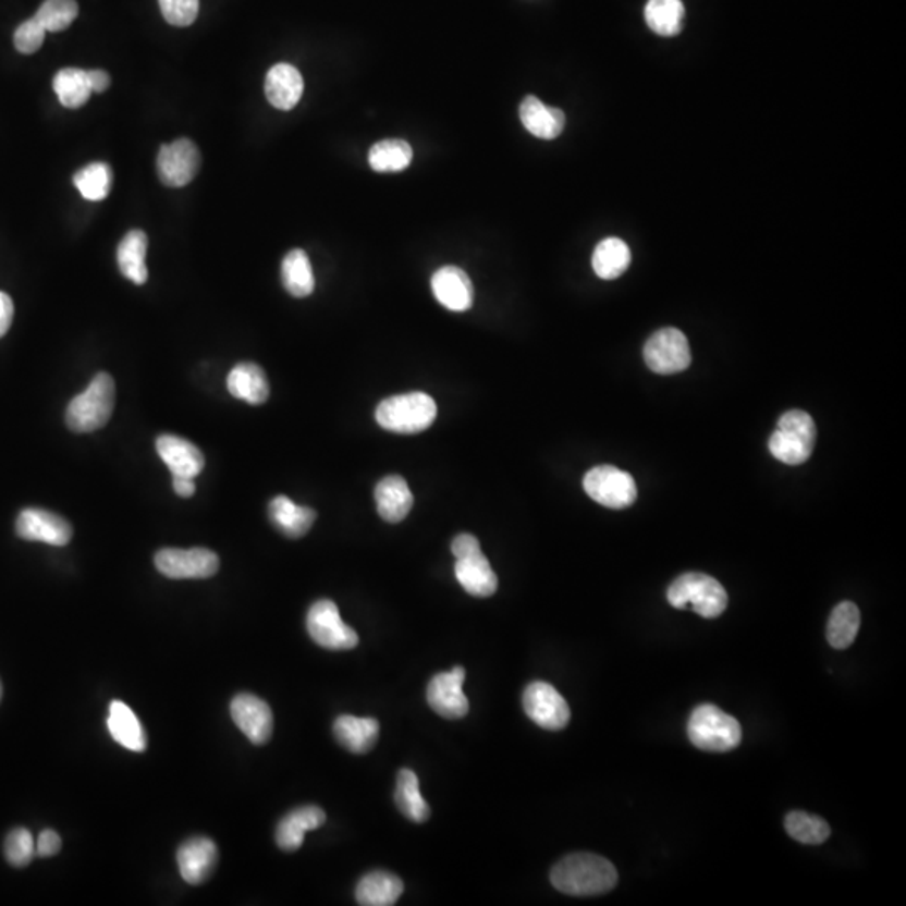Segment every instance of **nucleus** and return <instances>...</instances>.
Returning a JSON list of instances; mask_svg holds the SVG:
<instances>
[{"label": "nucleus", "instance_id": "obj_1", "mask_svg": "<svg viewBox=\"0 0 906 906\" xmlns=\"http://www.w3.org/2000/svg\"><path fill=\"white\" fill-rule=\"evenodd\" d=\"M551 883L566 895H603L616 886L617 871L607 858L591 853H576L561 859L552 868Z\"/></svg>", "mask_w": 906, "mask_h": 906}, {"label": "nucleus", "instance_id": "obj_2", "mask_svg": "<svg viewBox=\"0 0 906 906\" xmlns=\"http://www.w3.org/2000/svg\"><path fill=\"white\" fill-rule=\"evenodd\" d=\"M114 388L110 375L98 374L81 395L71 400L66 409V424L74 433H89L105 427L113 415Z\"/></svg>", "mask_w": 906, "mask_h": 906}, {"label": "nucleus", "instance_id": "obj_3", "mask_svg": "<svg viewBox=\"0 0 906 906\" xmlns=\"http://www.w3.org/2000/svg\"><path fill=\"white\" fill-rule=\"evenodd\" d=\"M669 603L676 610L691 608L703 617H719L727 610L729 596L724 586L702 573L682 574L666 591Z\"/></svg>", "mask_w": 906, "mask_h": 906}, {"label": "nucleus", "instance_id": "obj_4", "mask_svg": "<svg viewBox=\"0 0 906 906\" xmlns=\"http://www.w3.org/2000/svg\"><path fill=\"white\" fill-rule=\"evenodd\" d=\"M687 732L690 743L706 752H729L743 740V729L737 720L710 703L691 712Z\"/></svg>", "mask_w": 906, "mask_h": 906}, {"label": "nucleus", "instance_id": "obj_5", "mask_svg": "<svg viewBox=\"0 0 906 906\" xmlns=\"http://www.w3.org/2000/svg\"><path fill=\"white\" fill-rule=\"evenodd\" d=\"M436 418V400L420 391L390 396L377 408V421L381 428L406 436L427 430Z\"/></svg>", "mask_w": 906, "mask_h": 906}, {"label": "nucleus", "instance_id": "obj_6", "mask_svg": "<svg viewBox=\"0 0 906 906\" xmlns=\"http://www.w3.org/2000/svg\"><path fill=\"white\" fill-rule=\"evenodd\" d=\"M818 430L811 415L793 409L779 418L778 428L769 440V450L782 464L800 465L811 457Z\"/></svg>", "mask_w": 906, "mask_h": 906}, {"label": "nucleus", "instance_id": "obj_7", "mask_svg": "<svg viewBox=\"0 0 906 906\" xmlns=\"http://www.w3.org/2000/svg\"><path fill=\"white\" fill-rule=\"evenodd\" d=\"M306 626L313 640L326 650H352L359 641L355 629L341 620L340 610L333 601H316L307 611Z\"/></svg>", "mask_w": 906, "mask_h": 906}, {"label": "nucleus", "instance_id": "obj_8", "mask_svg": "<svg viewBox=\"0 0 906 906\" xmlns=\"http://www.w3.org/2000/svg\"><path fill=\"white\" fill-rule=\"evenodd\" d=\"M586 493L592 501L610 509H626L635 504L636 490L635 479L628 472L620 470L613 465H600L591 468L583 480Z\"/></svg>", "mask_w": 906, "mask_h": 906}, {"label": "nucleus", "instance_id": "obj_9", "mask_svg": "<svg viewBox=\"0 0 906 906\" xmlns=\"http://www.w3.org/2000/svg\"><path fill=\"white\" fill-rule=\"evenodd\" d=\"M645 363L658 375H675L690 366L687 336L680 329L663 328L651 334L644 347Z\"/></svg>", "mask_w": 906, "mask_h": 906}, {"label": "nucleus", "instance_id": "obj_10", "mask_svg": "<svg viewBox=\"0 0 906 906\" xmlns=\"http://www.w3.org/2000/svg\"><path fill=\"white\" fill-rule=\"evenodd\" d=\"M155 566L170 579H205L219 571L220 560L210 549L169 548L157 552Z\"/></svg>", "mask_w": 906, "mask_h": 906}, {"label": "nucleus", "instance_id": "obj_11", "mask_svg": "<svg viewBox=\"0 0 906 906\" xmlns=\"http://www.w3.org/2000/svg\"><path fill=\"white\" fill-rule=\"evenodd\" d=\"M201 157L197 145L191 139L180 138L163 145L158 151L157 172L167 187H185L197 176Z\"/></svg>", "mask_w": 906, "mask_h": 906}, {"label": "nucleus", "instance_id": "obj_12", "mask_svg": "<svg viewBox=\"0 0 906 906\" xmlns=\"http://www.w3.org/2000/svg\"><path fill=\"white\" fill-rule=\"evenodd\" d=\"M523 706L534 724L548 731H561L571 719L570 706L563 695L546 682L527 685Z\"/></svg>", "mask_w": 906, "mask_h": 906}, {"label": "nucleus", "instance_id": "obj_13", "mask_svg": "<svg viewBox=\"0 0 906 906\" xmlns=\"http://www.w3.org/2000/svg\"><path fill=\"white\" fill-rule=\"evenodd\" d=\"M465 670L455 666L450 672L431 678L427 688L428 706L445 719H462L468 713V698L464 694Z\"/></svg>", "mask_w": 906, "mask_h": 906}, {"label": "nucleus", "instance_id": "obj_14", "mask_svg": "<svg viewBox=\"0 0 906 906\" xmlns=\"http://www.w3.org/2000/svg\"><path fill=\"white\" fill-rule=\"evenodd\" d=\"M19 538L26 541L46 542V544L66 546L73 538V527L64 517L42 509H26L21 512L15 524Z\"/></svg>", "mask_w": 906, "mask_h": 906}, {"label": "nucleus", "instance_id": "obj_15", "mask_svg": "<svg viewBox=\"0 0 906 906\" xmlns=\"http://www.w3.org/2000/svg\"><path fill=\"white\" fill-rule=\"evenodd\" d=\"M232 719L235 725L244 732L245 737L256 746L269 743L274 729V717L271 707L256 695L241 694L232 700Z\"/></svg>", "mask_w": 906, "mask_h": 906}, {"label": "nucleus", "instance_id": "obj_16", "mask_svg": "<svg viewBox=\"0 0 906 906\" xmlns=\"http://www.w3.org/2000/svg\"><path fill=\"white\" fill-rule=\"evenodd\" d=\"M219 852L209 837L197 836L185 841L176 853L180 874L188 884H200L212 877Z\"/></svg>", "mask_w": 906, "mask_h": 906}, {"label": "nucleus", "instance_id": "obj_17", "mask_svg": "<svg viewBox=\"0 0 906 906\" xmlns=\"http://www.w3.org/2000/svg\"><path fill=\"white\" fill-rule=\"evenodd\" d=\"M437 301L450 311L464 313L474 304V285L461 267L445 266L431 278Z\"/></svg>", "mask_w": 906, "mask_h": 906}, {"label": "nucleus", "instance_id": "obj_18", "mask_svg": "<svg viewBox=\"0 0 906 906\" xmlns=\"http://www.w3.org/2000/svg\"><path fill=\"white\" fill-rule=\"evenodd\" d=\"M157 452L172 476L195 477L204 470V453L187 439L176 436H160L157 439Z\"/></svg>", "mask_w": 906, "mask_h": 906}, {"label": "nucleus", "instance_id": "obj_19", "mask_svg": "<svg viewBox=\"0 0 906 906\" xmlns=\"http://www.w3.org/2000/svg\"><path fill=\"white\" fill-rule=\"evenodd\" d=\"M266 96L272 107L290 111L299 102L304 79L293 64L279 63L266 76Z\"/></svg>", "mask_w": 906, "mask_h": 906}, {"label": "nucleus", "instance_id": "obj_20", "mask_svg": "<svg viewBox=\"0 0 906 906\" xmlns=\"http://www.w3.org/2000/svg\"><path fill=\"white\" fill-rule=\"evenodd\" d=\"M378 514L387 523H402L414 507V493L403 477L388 476L375 489Z\"/></svg>", "mask_w": 906, "mask_h": 906}, {"label": "nucleus", "instance_id": "obj_21", "mask_svg": "<svg viewBox=\"0 0 906 906\" xmlns=\"http://www.w3.org/2000/svg\"><path fill=\"white\" fill-rule=\"evenodd\" d=\"M326 822V815L318 806H303L284 816L276 830V841L284 852H296L303 846L307 831L318 830Z\"/></svg>", "mask_w": 906, "mask_h": 906}, {"label": "nucleus", "instance_id": "obj_22", "mask_svg": "<svg viewBox=\"0 0 906 906\" xmlns=\"http://www.w3.org/2000/svg\"><path fill=\"white\" fill-rule=\"evenodd\" d=\"M519 117L527 132L541 139L558 138L566 125V117L560 108L546 107L536 96H526L523 99Z\"/></svg>", "mask_w": 906, "mask_h": 906}, {"label": "nucleus", "instance_id": "obj_23", "mask_svg": "<svg viewBox=\"0 0 906 906\" xmlns=\"http://www.w3.org/2000/svg\"><path fill=\"white\" fill-rule=\"evenodd\" d=\"M455 576L468 595L487 598L498 591V576L482 551L457 560Z\"/></svg>", "mask_w": 906, "mask_h": 906}, {"label": "nucleus", "instance_id": "obj_24", "mask_svg": "<svg viewBox=\"0 0 906 906\" xmlns=\"http://www.w3.org/2000/svg\"><path fill=\"white\" fill-rule=\"evenodd\" d=\"M333 731L334 737L344 749L353 754H366L377 744L380 724L377 719L341 715L334 722Z\"/></svg>", "mask_w": 906, "mask_h": 906}, {"label": "nucleus", "instance_id": "obj_25", "mask_svg": "<svg viewBox=\"0 0 906 906\" xmlns=\"http://www.w3.org/2000/svg\"><path fill=\"white\" fill-rule=\"evenodd\" d=\"M269 517L285 538L299 539L311 529L316 521V512L311 507L294 504L285 495H278L269 504Z\"/></svg>", "mask_w": 906, "mask_h": 906}, {"label": "nucleus", "instance_id": "obj_26", "mask_svg": "<svg viewBox=\"0 0 906 906\" xmlns=\"http://www.w3.org/2000/svg\"><path fill=\"white\" fill-rule=\"evenodd\" d=\"M108 731H110L111 737L125 749L133 750V752H143L147 749V734H145L142 722H139L135 712L120 700L111 702Z\"/></svg>", "mask_w": 906, "mask_h": 906}, {"label": "nucleus", "instance_id": "obj_27", "mask_svg": "<svg viewBox=\"0 0 906 906\" xmlns=\"http://www.w3.org/2000/svg\"><path fill=\"white\" fill-rule=\"evenodd\" d=\"M226 388L232 396L250 405H262L269 399V381L264 369L254 363L235 366L226 378Z\"/></svg>", "mask_w": 906, "mask_h": 906}, {"label": "nucleus", "instance_id": "obj_28", "mask_svg": "<svg viewBox=\"0 0 906 906\" xmlns=\"http://www.w3.org/2000/svg\"><path fill=\"white\" fill-rule=\"evenodd\" d=\"M403 893V881L388 871H371L356 886V902L363 906H391Z\"/></svg>", "mask_w": 906, "mask_h": 906}, {"label": "nucleus", "instance_id": "obj_29", "mask_svg": "<svg viewBox=\"0 0 906 906\" xmlns=\"http://www.w3.org/2000/svg\"><path fill=\"white\" fill-rule=\"evenodd\" d=\"M148 237L145 232L132 231L118 245V267L121 274L135 284L142 285L148 281L147 259Z\"/></svg>", "mask_w": 906, "mask_h": 906}, {"label": "nucleus", "instance_id": "obj_30", "mask_svg": "<svg viewBox=\"0 0 906 906\" xmlns=\"http://www.w3.org/2000/svg\"><path fill=\"white\" fill-rule=\"evenodd\" d=\"M632 264V253L626 242L617 237H608L596 245L592 254V269L598 278L613 281L625 274Z\"/></svg>", "mask_w": 906, "mask_h": 906}, {"label": "nucleus", "instance_id": "obj_31", "mask_svg": "<svg viewBox=\"0 0 906 906\" xmlns=\"http://www.w3.org/2000/svg\"><path fill=\"white\" fill-rule=\"evenodd\" d=\"M282 284L294 297H307L315 291V272L304 250L294 249L282 260Z\"/></svg>", "mask_w": 906, "mask_h": 906}, {"label": "nucleus", "instance_id": "obj_32", "mask_svg": "<svg viewBox=\"0 0 906 906\" xmlns=\"http://www.w3.org/2000/svg\"><path fill=\"white\" fill-rule=\"evenodd\" d=\"M645 21L658 36L672 37L682 33L685 5L682 0H648Z\"/></svg>", "mask_w": 906, "mask_h": 906}, {"label": "nucleus", "instance_id": "obj_33", "mask_svg": "<svg viewBox=\"0 0 906 906\" xmlns=\"http://www.w3.org/2000/svg\"><path fill=\"white\" fill-rule=\"evenodd\" d=\"M396 808L405 818L414 822H425L430 818V808L420 793L417 774L409 769H402L396 779Z\"/></svg>", "mask_w": 906, "mask_h": 906}, {"label": "nucleus", "instance_id": "obj_34", "mask_svg": "<svg viewBox=\"0 0 906 906\" xmlns=\"http://www.w3.org/2000/svg\"><path fill=\"white\" fill-rule=\"evenodd\" d=\"M412 160L414 150L405 139H381L368 155L369 167L380 173L403 172Z\"/></svg>", "mask_w": 906, "mask_h": 906}, {"label": "nucleus", "instance_id": "obj_35", "mask_svg": "<svg viewBox=\"0 0 906 906\" xmlns=\"http://www.w3.org/2000/svg\"><path fill=\"white\" fill-rule=\"evenodd\" d=\"M861 626V614L852 601H843L834 608L828 622L827 636L831 647L836 650L852 647Z\"/></svg>", "mask_w": 906, "mask_h": 906}, {"label": "nucleus", "instance_id": "obj_36", "mask_svg": "<svg viewBox=\"0 0 906 906\" xmlns=\"http://www.w3.org/2000/svg\"><path fill=\"white\" fill-rule=\"evenodd\" d=\"M52 86H54L56 95H58L61 105L64 108H70V110L85 107L93 93L88 71L77 70V68H66V70L59 71Z\"/></svg>", "mask_w": 906, "mask_h": 906}, {"label": "nucleus", "instance_id": "obj_37", "mask_svg": "<svg viewBox=\"0 0 906 906\" xmlns=\"http://www.w3.org/2000/svg\"><path fill=\"white\" fill-rule=\"evenodd\" d=\"M73 182L86 200H105L110 195L111 185H113V172H111L110 164L91 163L81 169L74 175Z\"/></svg>", "mask_w": 906, "mask_h": 906}, {"label": "nucleus", "instance_id": "obj_38", "mask_svg": "<svg viewBox=\"0 0 906 906\" xmlns=\"http://www.w3.org/2000/svg\"><path fill=\"white\" fill-rule=\"evenodd\" d=\"M787 834L803 844H821L830 837L831 830L824 819L808 812L794 811L784 821Z\"/></svg>", "mask_w": 906, "mask_h": 906}, {"label": "nucleus", "instance_id": "obj_39", "mask_svg": "<svg viewBox=\"0 0 906 906\" xmlns=\"http://www.w3.org/2000/svg\"><path fill=\"white\" fill-rule=\"evenodd\" d=\"M79 14L76 0H46L34 15L46 33L66 30Z\"/></svg>", "mask_w": 906, "mask_h": 906}, {"label": "nucleus", "instance_id": "obj_40", "mask_svg": "<svg viewBox=\"0 0 906 906\" xmlns=\"http://www.w3.org/2000/svg\"><path fill=\"white\" fill-rule=\"evenodd\" d=\"M4 853L12 867H27L36 856V844H34L33 834L26 828H15L5 837Z\"/></svg>", "mask_w": 906, "mask_h": 906}, {"label": "nucleus", "instance_id": "obj_41", "mask_svg": "<svg viewBox=\"0 0 906 906\" xmlns=\"http://www.w3.org/2000/svg\"><path fill=\"white\" fill-rule=\"evenodd\" d=\"M164 21L176 27H187L195 23L200 2L198 0H158Z\"/></svg>", "mask_w": 906, "mask_h": 906}, {"label": "nucleus", "instance_id": "obj_42", "mask_svg": "<svg viewBox=\"0 0 906 906\" xmlns=\"http://www.w3.org/2000/svg\"><path fill=\"white\" fill-rule=\"evenodd\" d=\"M46 29L37 23L36 19H29L26 23L15 29L14 45L15 49L23 54H34L39 51L40 46L45 42Z\"/></svg>", "mask_w": 906, "mask_h": 906}, {"label": "nucleus", "instance_id": "obj_43", "mask_svg": "<svg viewBox=\"0 0 906 906\" xmlns=\"http://www.w3.org/2000/svg\"><path fill=\"white\" fill-rule=\"evenodd\" d=\"M61 837L56 831L46 830L39 834V840L36 843V856H40V858H51V856L58 855L61 852Z\"/></svg>", "mask_w": 906, "mask_h": 906}, {"label": "nucleus", "instance_id": "obj_44", "mask_svg": "<svg viewBox=\"0 0 906 906\" xmlns=\"http://www.w3.org/2000/svg\"><path fill=\"white\" fill-rule=\"evenodd\" d=\"M479 551V541L472 534H458L457 538L452 541V554L455 555V560H462Z\"/></svg>", "mask_w": 906, "mask_h": 906}, {"label": "nucleus", "instance_id": "obj_45", "mask_svg": "<svg viewBox=\"0 0 906 906\" xmlns=\"http://www.w3.org/2000/svg\"><path fill=\"white\" fill-rule=\"evenodd\" d=\"M12 319H14V303L11 296L0 293V338L8 333Z\"/></svg>", "mask_w": 906, "mask_h": 906}, {"label": "nucleus", "instance_id": "obj_46", "mask_svg": "<svg viewBox=\"0 0 906 906\" xmlns=\"http://www.w3.org/2000/svg\"><path fill=\"white\" fill-rule=\"evenodd\" d=\"M88 79L93 93H105L111 85V77L107 71H88Z\"/></svg>", "mask_w": 906, "mask_h": 906}, {"label": "nucleus", "instance_id": "obj_47", "mask_svg": "<svg viewBox=\"0 0 906 906\" xmlns=\"http://www.w3.org/2000/svg\"><path fill=\"white\" fill-rule=\"evenodd\" d=\"M195 479L192 477H176L173 476V489L180 498H192L195 493Z\"/></svg>", "mask_w": 906, "mask_h": 906}, {"label": "nucleus", "instance_id": "obj_48", "mask_svg": "<svg viewBox=\"0 0 906 906\" xmlns=\"http://www.w3.org/2000/svg\"><path fill=\"white\" fill-rule=\"evenodd\" d=\"M0 697H2V687H0Z\"/></svg>", "mask_w": 906, "mask_h": 906}]
</instances>
